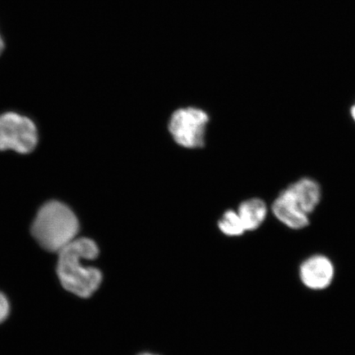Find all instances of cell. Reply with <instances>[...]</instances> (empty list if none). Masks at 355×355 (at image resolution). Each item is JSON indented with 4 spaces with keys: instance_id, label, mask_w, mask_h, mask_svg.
Wrapping results in <instances>:
<instances>
[{
    "instance_id": "obj_1",
    "label": "cell",
    "mask_w": 355,
    "mask_h": 355,
    "mask_svg": "<svg viewBox=\"0 0 355 355\" xmlns=\"http://www.w3.org/2000/svg\"><path fill=\"white\" fill-rule=\"evenodd\" d=\"M99 255V248L91 239H75L59 252L57 273L62 286L82 298H89L98 290L102 273L93 266L83 265Z\"/></svg>"
},
{
    "instance_id": "obj_2",
    "label": "cell",
    "mask_w": 355,
    "mask_h": 355,
    "mask_svg": "<svg viewBox=\"0 0 355 355\" xmlns=\"http://www.w3.org/2000/svg\"><path fill=\"white\" fill-rule=\"evenodd\" d=\"M78 230V220L73 211L56 201L44 204L35 216L32 228L40 245L58 252L76 239Z\"/></svg>"
},
{
    "instance_id": "obj_3",
    "label": "cell",
    "mask_w": 355,
    "mask_h": 355,
    "mask_svg": "<svg viewBox=\"0 0 355 355\" xmlns=\"http://www.w3.org/2000/svg\"><path fill=\"white\" fill-rule=\"evenodd\" d=\"M37 143V128L30 119L12 112L0 115V150L28 154Z\"/></svg>"
},
{
    "instance_id": "obj_4",
    "label": "cell",
    "mask_w": 355,
    "mask_h": 355,
    "mask_svg": "<svg viewBox=\"0 0 355 355\" xmlns=\"http://www.w3.org/2000/svg\"><path fill=\"white\" fill-rule=\"evenodd\" d=\"M207 114L196 108L180 109L173 114L170 132L178 144L187 148H198L204 144Z\"/></svg>"
},
{
    "instance_id": "obj_5",
    "label": "cell",
    "mask_w": 355,
    "mask_h": 355,
    "mask_svg": "<svg viewBox=\"0 0 355 355\" xmlns=\"http://www.w3.org/2000/svg\"><path fill=\"white\" fill-rule=\"evenodd\" d=\"M300 282L309 290L320 291L329 288L336 277V268L324 254L311 255L302 261L299 268Z\"/></svg>"
},
{
    "instance_id": "obj_6",
    "label": "cell",
    "mask_w": 355,
    "mask_h": 355,
    "mask_svg": "<svg viewBox=\"0 0 355 355\" xmlns=\"http://www.w3.org/2000/svg\"><path fill=\"white\" fill-rule=\"evenodd\" d=\"M272 211L276 218L287 228L300 230L310 225L309 215L284 189L272 203Z\"/></svg>"
},
{
    "instance_id": "obj_7",
    "label": "cell",
    "mask_w": 355,
    "mask_h": 355,
    "mask_svg": "<svg viewBox=\"0 0 355 355\" xmlns=\"http://www.w3.org/2000/svg\"><path fill=\"white\" fill-rule=\"evenodd\" d=\"M285 189L309 216L317 209L322 201L321 185L312 178H301L288 185Z\"/></svg>"
},
{
    "instance_id": "obj_8",
    "label": "cell",
    "mask_w": 355,
    "mask_h": 355,
    "mask_svg": "<svg viewBox=\"0 0 355 355\" xmlns=\"http://www.w3.org/2000/svg\"><path fill=\"white\" fill-rule=\"evenodd\" d=\"M237 212L246 232H254L263 224L268 216V208L263 200L252 198L242 202Z\"/></svg>"
},
{
    "instance_id": "obj_9",
    "label": "cell",
    "mask_w": 355,
    "mask_h": 355,
    "mask_svg": "<svg viewBox=\"0 0 355 355\" xmlns=\"http://www.w3.org/2000/svg\"><path fill=\"white\" fill-rule=\"evenodd\" d=\"M218 226L220 232L228 236H241L246 232L238 212L232 210L225 212Z\"/></svg>"
},
{
    "instance_id": "obj_10",
    "label": "cell",
    "mask_w": 355,
    "mask_h": 355,
    "mask_svg": "<svg viewBox=\"0 0 355 355\" xmlns=\"http://www.w3.org/2000/svg\"><path fill=\"white\" fill-rule=\"evenodd\" d=\"M10 305L6 297L0 293V322L6 320L8 317Z\"/></svg>"
},
{
    "instance_id": "obj_11",
    "label": "cell",
    "mask_w": 355,
    "mask_h": 355,
    "mask_svg": "<svg viewBox=\"0 0 355 355\" xmlns=\"http://www.w3.org/2000/svg\"><path fill=\"white\" fill-rule=\"evenodd\" d=\"M4 48H6V42H4V39L2 37L1 33H0V55L2 54Z\"/></svg>"
},
{
    "instance_id": "obj_12",
    "label": "cell",
    "mask_w": 355,
    "mask_h": 355,
    "mask_svg": "<svg viewBox=\"0 0 355 355\" xmlns=\"http://www.w3.org/2000/svg\"><path fill=\"white\" fill-rule=\"evenodd\" d=\"M350 115H352V118L355 123V103L350 108Z\"/></svg>"
},
{
    "instance_id": "obj_13",
    "label": "cell",
    "mask_w": 355,
    "mask_h": 355,
    "mask_svg": "<svg viewBox=\"0 0 355 355\" xmlns=\"http://www.w3.org/2000/svg\"><path fill=\"white\" fill-rule=\"evenodd\" d=\"M139 355H158V354H154L152 353H143V354H140Z\"/></svg>"
}]
</instances>
